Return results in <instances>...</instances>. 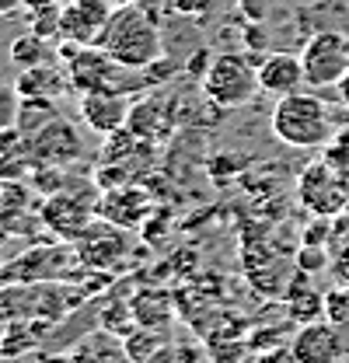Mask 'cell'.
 Instances as JSON below:
<instances>
[{"label": "cell", "instance_id": "1", "mask_svg": "<svg viewBox=\"0 0 349 363\" xmlns=\"http://www.w3.org/2000/svg\"><path fill=\"white\" fill-rule=\"evenodd\" d=\"M101 49L126 70H147L161 60V28L154 14L140 4L116 7L109 18V28L101 35Z\"/></svg>", "mask_w": 349, "mask_h": 363}, {"label": "cell", "instance_id": "2", "mask_svg": "<svg viewBox=\"0 0 349 363\" xmlns=\"http://www.w3.org/2000/svg\"><path fill=\"white\" fill-rule=\"evenodd\" d=\"M269 126L283 147H294V150H321L336 133L332 108L311 91H294V94L276 98Z\"/></svg>", "mask_w": 349, "mask_h": 363}, {"label": "cell", "instance_id": "3", "mask_svg": "<svg viewBox=\"0 0 349 363\" xmlns=\"http://www.w3.org/2000/svg\"><path fill=\"white\" fill-rule=\"evenodd\" d=\"M297 203L311 217L339 220L349 203V172H339L325 157L304 164L297 175Z\"/></svg>", "mask_w": 349, "mask_h": 363}, {"label": "cell", "instance_id": "4", "mask_svg": "<svg viewBox=\"0 0 349 363\" xmlns=\"http://www.w3.org/2000/svg\"><path fill=\"white\" fill-rule=\"evenodd\" d=\"M259 91V67H252L238 52H220L203 70V94L217 108H241Z\"/></svg>", "mask_w": 349, "mask_h": 363}, {"label": "cell", "instance_id": "5", "mask_svg": "<svg viewBox=\"0 0 349 363\" xmlns=\"http://www.w3.org/2000/svg\"><path fill=\"white\" fill-rule=\"evenodd\" d=\"M307 88H336L349 74V35L339 28L314 32L301 49Z\"/></svg>", "mask_w": 349, "mask_h": 363}, {"label": "cell", "instance_id": "6", "mask_svg": "<svg viewBox=\"0 0 349 363\" xmlns=\"http://www.w3.org/2000/svg\"><path fill=\"white\" fill-rule=\"evenodd\" d=\"M60 56L67 60V81L70 88L87 94V91H119V77L130 74L126 67H119L101 45H74L63 43Z\"/></svg>", "mask_w": 349, "mask_h": 363}, {"label": "cell", "instance_id": "7", "mask_svg": "<svg viewBox=\"0 0 349 363\" xmlns=\"http://www.w3.org/2000/svg\"><path fill=\"white\" fill-rule=\"evenodd\" d=\"M43 224L49 230H56L60 238L67 241H77L87 227L98 220V192L81 189V192H70L67 185L52 196H45L43 210H39Z\"/></svg>", "mask_w": 349, "mask_h": 363}, {"label": "cell", "instance_id": "8", "mask_svg": "<svg viewBox=\"0 0 349 363\" xmlns=\"http://www.w3.org/2000/svg\"><path fill=\"white\" fill-rule=\"evenodd\" d=\"M32 143V164L35 168H74L84 157V133L70 119H52L39 133L28 136Z\"/></svg>", "mask_w": 349, "mask_h": 363}, {"label": "cell", "instance_id": "9", "mask_svg": "<svg viewBox=\"0 0 349 363\" xmlns=\"http://www.w3.org/2000/svg\"><path fill=\"white\" fill-rule=\"evenodd\" d=\"M346 342L328 318L304 321L290 339V363H343Z\"/></svg>", "mask_w": 349, "mask_h": 363}, {"label": "cell", "instance_id": "10", "mask_svg": "<svg viewBox=\"0 0 349 363\" xmlns=\"http://www.w3.org/2000/svg\"><path fill=\"white\" fill-rule=\"evenodd\" d=\"M112 4L109 0H70L60 11V39L74 45H98L109 18H112Z\"/></svg>", "mask_w": 349, "mask_h": 363}, {"label": "cell", "instance_id": "11", "mask_svg": "<svg viewBox=\"0 0 349 363\" xmlns=\"http://www.w3.org/2000/svg\"><path fill=\"white\" fill-rule=\"evenodd\" d=\"M130 101L123 91H87L81 94V123L94 136H112L126 130L130 119Z\"/></svg>", "mask_w": 349, "mask_h": 363}, {"label": "cell", "instance_id": "12", "mask_svg": "<svg viewBox=\"0 0 349 363\" xmlns=\"http://www.w3.org/2000/svg\"><path fill=\"white\" fill-rule=\"evenodd\" d=\"M172 108H174L172 98H165V94H147V98L133 101L126 130H133V133L140 136V140H147V143H165V140L174 133V126H178Z\"/></svg>", "mask_w": 349, "mask_h": 363}, {"label": "cell", "instance_id": "13", "mask_svg": "<svg viewBox=\"0 0 349 363\" xmlns=\"http://www.w3.org/2000/svg\"><path fill=\"white\" fill-rule=\"evenodd\" d=\"M126 252V238H123V227L109 224V220H94L84 234L77 238V259L84 266H98V269H109L123 259Z\"/></svg>", "mask_w": 349, "mask_h": 363}, {"label": "cell", "instance_id": "14", "mask_svg": "<svg viewBox=\"0 0 349 363\" xmlns=\"http://www.w3.org/2000/svg\"><path fill=\"white\" fill-rule=\"evenodd\" d=\"M304 67H301V52H272L259 63V88L265 94H294V91H304Z\"/></svg>", "mask_w": 349, "mask_h": 363}, {"label": "cell", "instance_id": "15", "mask_svg": "<svg viewBox=\"0 0 349 363\" xmlns=\"http://www.w3.org/2000/svg\"><path fill=\"white\" fill-rule=\"evenodd\" d=\"M63 363H133L123 339L109 328L98 325V332H87L81 335L67 353H63Z\"/></svg>", "mask_w": 349, "mask_h": 363}, {"label": "cell", "instance_id": "16", "mask_svg": "<svg viewBox=\"0 0 349 363\" xmlns=\"http://www.w3.org/2000/svg\"><path fill=\"white\" fill-rule=\"evenodd\" d=\"M147 210H150L147 192H140V189H133V185L130 189H126V185L109 189V192L98 199V217L116 227H136L147 217Z\"/></svg>", "mask_w": 349, "mask_h": 363}, {"label": "cell", "instance_id": "17", "mask_svg": "<svg viewBox=\"0 0 349 363\" xmlns=\"http://www.w3.org/2000/svg\"><path fill=\"white\" fill-rule=\"evenodd\" d=\"M130 311L133 321L143 328H172L174 325V301L168 290H154V286L136 290L130 297Z\"/></svg>", "mask_w": 349, "mask_h": 363}, {"label": "cell", "instance_id": "18", "mask_svg": "<svg viewBox=\"0 0 349 363\" xmlns=\"http://www.w3.org/2000/svg\"><path fill=\"white\" fill-rule=\"evenodd\" d=\"M32 143L18 126L0 130V179H28L32 175Z\"/></svg>", "mask_w": 349, "mask_h": 363}, {"label": "cell", "instance_id": "19", "mask_svg": "<svg viewBox=\"0 0 349 363\" xmlns=\"http://www.w3.org/2000/svg\"><path fill=\"white\" fill-rule=\"evenodd\" d=\"M14 88H18L21 98H60L63 91L70 88V81H67V74L56 70L52 63H39V67L18 70Z\"/></svg>", "mask_w": 349, "mask_h": 363}, {"label": "cell", "instance_id": "20", "mask_svg": "<svg viewBox=\"0 0 349 363\" xmlns=\"http://www.w3.org/2000/svg\"><path fill=\"white\" fill-rule=\"evenodd\" d=\"M35 189L28 179H0V227H14L32 206Z\"/></svg>", "mask_w": 349, "mask_h": 363}, {"label": "cell", "instance_id": "21", "mask_svg": "<svg viewBox=\"0 0 349 363\" xmlns=\"http://www.w3.org/2000/svg\"><path fill=\"white\" fill-rule=\"evenodd\" d=\"M168 339H172V328H143V325H133L130 332L123 335V346H126V353H130L133 363H147Z\"/></svg>", "mask_w": 349, "mask_h": 363}, {"label": "cell", "instance_id": "22", "mask_svg": "<svg viewBox=\"0 0 349 363\" xmlns=\"http://www.w3.org/2000/svg\"><path fill=\"white\" fill-rule=\"evenodd\" d=\"M25 18H28V32L43 35V39H60V0H25Z\"/></svg>", "mask_w": 349, "mask_h": 363}, {"label": "cell", "instance_id": "23", "mask_svg": "<svg viewBox=\"0 0 349 363\" xmlns=\"http://www.w3.org/2000/svg\"><path fill=\"white\" fill-rule=\"evenodd\" d=\"M290 315L297 318L301 325L304 321H314V318L325 315V294H318L307 279V272H301L290 286Z\"/></svg>", "mask_w": 349, "mask_h": 363}, {"label": "cell", "instance_id": "24", "mask_svg": "<svg viewBox=\"0 0 349 363\" xmlns=\"http://www.w3.org/2000/svg\"><path fill=\"white\" fill-rule=\"evenodd\" d=\"M52 119H60V101L56 98H21L18 108V130L25 136L39 133L43 126H49Z\"/></svg>", "mask_w": 349, "mask_h": 363}, {"label": "cell", "instance_id": "25", "mask_svg": "<svg viewBox=\"0 0 349 363\" xmlns=\"http://www.w3.org/2000/svg\"><path fill=\"white\" fill-rule=\"evenodd\" d=\"M11 63L18 70L25 67H39V63H52V49H49V39L35 35V32H25L11 43Z\"/></svg>", "mask_w": 349, "mask_h": 363}, {"label": "cell", "instance_id": "26", "mask_svg": "<svg viewBox=\"0 0 349 363\" xmlns=\"http://www.w3.org/2000/svg\"><path fill=\"white\" fill-rule=\"evenodd\" d=\"M147 363H203V350L189 339H168Z\"/></svg>", "mask_w": 349, "mask_h": 363}, {"label": "cell", "instance_id": "27", "mask_svg": "<svg viewBox=\"0 0 349 363\" xmlns=\"http://www.w3.org/2000/svg\"><path fill=\"white\" fill-rule=\"evenodd\" d=\"M321 157H325L328 164H336L339 172H349V123L332 133V140L321 147Z\"/></svg>", "mask_w": 349, "mask_h": 363}, {"label": "cell", "instance_id": "28", "mask_svg": "<svg viewBox=\"0 0 349 363\" xmlns=\"http://www.w3.org/2000/svg\"><path fill=\"white\" fill-rule=\"evenodd\" d=\"M325 318L336 325V328H343L349 325V286H332L328 294H325Z\"/></svg>", "mask_w": 349, "mask_h": 363}, {"label": "cell", "instance_id": "29", "mask_svg": "<svg viewBox=\"0 0 349 363\" xmlns=\"http://www.w3.org/2000/svg\"><path fill=\"white\" fill-rule=\"evenodd\" d=\"M328 272L339 286H349V238H336L328 245Z\"/></svg>", "mask_w": 349, "mask_h": 363}, {"label": "cell", "instance_id": "30", "mask_svg": "<svg viewBox=\"0 0 349 363\" xmlns=\"http://www.w3.org/2000/svg\"><path fill=\"white\" fill-rule=\"evenodd\" d=\"M18 108H21V94L14 84L0 81V130L18 126Z\"/></svg>", "mask_w": 349, "mask_h": 363}, {"label": "cell", "instance_id": "31", "mask_svg": "<svg viewBox=\"0 0 349 363\" xmlns=\"http://www.w3.org/2000/svg\"><path fill=\"white\" fill-rule=\"evenodd\" d=\"M297 269L307 272V276L328 269V248H325V245H304V248L297 252Z\"/></svg>", "mask_w": 349, "mask_h": 363}, {"label": "cell", "instance_id": "32", "mask_svg": "<svg viewBox=\"0 0 349 363\" xmlns=\"http://www.w3.org/2000/svg\"><path fill=\"white\" fill-rule=\"evenodd\" d=\"M21 7H25V0H0V18H7V14H14Z\"/></svg>", "mask_w": 349, "mask_h": 363}, {"label": "cell", "instance_id": "33", "mask_svg": "<svg viewBox=\"0 0 349 363\" xmlns=\"http://www.w3.org/2000/svg\"><path fill=\"white\" fill-rule=\"evenodd\" d=\"M336 91H339V98H343V105H346V108H349V74H346V77H343V81H339V84H336Z\"/></svg>", "mask_w": 349, "mask_h": 363}, {"label": "cell", "instance_id": "34", "mask_svg": "<svg viewBox=\"0 0 349 363\" xmlns=\"http://www.w3.org/2000/svg\"><path fill=\"white\" fill-rule=\"evenodd\" d=\"M112 7H126V4H140V0H109Z\"/></svg>", "mask_w": 349, "mask_h": 363}, {"label": "cell", "instance_id": "35", "mask_svg": "<svg viewBox=\"0 0 349 363\" xmlns=\"http://www.w3.org/2000/svg\"><path fill=\"white\" fill-rule=\"evenodd\" d=\"M343 220H346V224H349V203H346V213H343Z\"/></svg>", "mask_w": 349, "mask_h": 363}, {"label": "cell", "instance_id": "36", "mask_svg": "<svg viewBox=\"0 0 349 363\" xmlns=\"http://www.w3.org/2000/svg\"><path fill=\"white\" fill-rule=\"evenodd\" d=\"M60 4H70V0H60Z\"/></svg>", "mask_w": 349, "mask_h": 363}]
</instances>
